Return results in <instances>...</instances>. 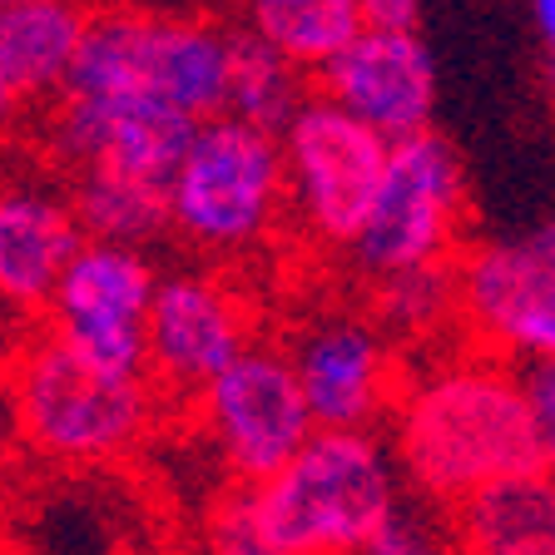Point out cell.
<instances>
[{"label":"cell","instance_id":"obj_1","mask_svg":"<svg viewBox=\"0 0 555 555\" xmlns=\"http://www.w3.org/2000/svg\"><path fill=\"white\" fill-rule=\"evenodd\" d=\"M387 447L422 506L451 511L481 486L541 466L531 372L466 347L406 372L387 416Z\"/></svg>","mask_w":555,"mask_h":555},{"label":"cell","instance_id":"obj_2","mask_svg":"<svg viewBox=\"0 0 555 555\" xmlns=\"http://www.w3.org/2000/svg\"><path fill=\"white\" fill-rule=\"evenodd\" d=\"M0 397L11 412L15 447L65 472L134 456L159 416V382L150 372L100 367L50 327L25 333L5 352Z\"/></svg>","mask_w":555,"mask_h":555},{"label":"cell","instance_id":"obj_3","mask_svg":"<svg viewBox=\"0 0 555 555\" xmlns=\"http://www.w3.org/2000/svg\"><path fill=\"white\" fill-rule=\"evenodd\" d=\"M402 472L377 431L318 427L288 466L254 486L278 555H358L402 511Z\"/></svg>","mask_w":555,"mask_h":555},{"label":"cell","instance_id":"obj_4","mask_svg":"<svg viewBox=\"0 0 555 555\" xmlns=\"http://www.w3.org/2000/svg\"><path fill=\"white\" fill-rule=\"evenodd\" d=\"M173 233L204 258H238L273 238L288 214L283 139L233 115L198 125L169 179Z\"/></svg>","mask_w":555,"mask_h":555},{"label":"cell","instance_id":"obj_5","mask_svg":"<svg viewBox=\"0 0 555 555\" xmlns=\"http://www.w3.org/2000/svg\"><path fill=\"white\" fill-rule=\"evenodd\" d=\"M229 30L208 21L100 11L85 25L60 94H150L214 119L229 104Z\"/></svg>","mask_w":555,"mask_h":555},{"label":"cell","instance_id":"obj_6","mask_svg":"<svg viewBox=\"0 0 555 555\" xmlns=\"http://www.w3.org/2000/svg\"><path fill=\"white\" fill-rule=\"evenodd\" d=\"M466 248V169L437 129L397 139L387 179L362 223L358 243L347 248L352 268L367 283L422 268H447Z\"/></svg>","mask_w":555,"mask_h":555},{"label":"cell","instance_id":"obj_7","mask_svg":"<svg viewBox=\"0 0 555 555\" xmlns=\"http://www.w3.org/2000/svg\"><path fill=\"white\" fill-rule=\"evenodd\" d=\"M283 164H288V208L298 229L318 248H352L367 223L372 204L387 179L392 139H382L343 104L312 90L293 125L283 129Z\"/></svg>","mask_w":555,"mask_h":555},{"label":"cell","instance_id":"obj_8","mask_svg":"<svg viewBox=\"0 0 555 555\" xmlns=\"http://www.w3.org/2000/svg\"><path fill=\"white\" fill-rule=\"evenodd\" d=\"M194 416L223 476L238 486H258L288 466L302 441L318 431V416L293 367V352L268 343H248L214 382L194 397Z\"/></svg>","mask_w":555,"mask_h":555},{"label":"cell","instance_id":"obj_9","mask_svg":"<svg viewBox=\"0 0 555 555\" xmlns=\"http://www.w3.org/2000/svg\"><path fill=\"white\" fill-rule=\"evenodd\" d=\"M456 327L506 362L555 367V219L516 238H486L456 258Z\"/></svg>","mask_w":555,"mask_h":555},{"label":"cell","instance_id":"obj_10","mask_svg":"<svg viewBox=\"0 0 555 555\" xmlns=\"http://www.w3.org/2000/svg\"><path fill=\"white\" fill-rule=\"evenodd\" d=\"M154 288H159V273L144 258V248L85 238L46 308V327L100 367L150 372Z\"/></svg>","mask_w":555,"mask_h":555},{"label":"cell","instance_id":"obj_11","mask_svg":"<svg viewBox=\"0 0 555 555\" xmlns=\"http://www.w3.org/2000/svg\"><path fill=\"white\" fill-rule=\"evenodd\" d=\"M248 343L254 312L229 278L208 268H179L159 278L150 308V377L164 392L194 397Z\"/></svg>","mask_w":555,"mask_h":555},{"label":"cell","instance_id":"obj_12","mask_svg":"<svg viewBox=\"0 0 555 555\" xmlns=\"http://www.w3.org/2000/svg\"><path fill=\"white\" fill-rule=\"evenodd\" d=\"M198 125L204 119H194L189 109L150 100V94H55L50 144L69 169L109 164V169L169 184Z\"/></svg>","mask_w":555,"mask_h":555},{"label":"cell","instance_id":"obj_13","mask_svg":"<svg viewBox=\"0 0 555 555\" xmlns=\"http://www.w3.org/2000/svg\"><path fill=\"white\" fill-rule=\"evenodd\" d=\"M293 367L318 427L377 431L402 392L397 337L377 318H323L293 343Z\"/></svg>","mask_w":555,"mask_h":555},{"label":"cell","instance_id":"obj_14","mask_svg":"<svg viewBox=\"0 0 555 555\" xmlns=\"http://www.w3.org/2000/svg\"><path fill=\"white\" fill-rule=\"evenodd\" d=\"M318 94L343 104L382 139L427 134L437 115V60L416 30H362L318 69Z\"/></svg>","mask_w":555,"mask_h":555},{"label":"cell","instance_id":"obj_15","mask_svg":"<svg viewBox=\"0 0 555 555\" xmlns=\"http://www.w3.org/2000/svg\"><path fill=\"white\" fill-rule=\"evenodd\" d=\"M80 248L85 229L69 198L0 184V302L5 308L46 312Z\"/></svg>","mask_w":555,"mask_h":555},{"label":"cell","instance_id":"obj_16","mask_svg":"<svg viewBox=\"0 0 555 555\" xmlns=\"http://www.w3.org/2000/svg\"><path fill=\"white\" fill-rule=\"evenodd\" d=\"M456 555H555V476L545 466L481 486L447 511Z\"/></svg>","mask_w":555,"mask_h":555},{"label":"cell","instance_id":"obj_17","mask_svg":"<svg viewBox=\"0 0 555 555\" xmlns=\"http://www.w3.org/2000/svg\"><path fill=\"white\" fill-rule=\"evenodd\" d=\"M90 11L80 0H30L0 11V85L25 104L65 90L75 50L85 40Z\"/></svg>","mask_w":555,"mask_h":555},{"label":"cell","instance_id":"obj_18","mask_svg":"<svg viewBox=\"0 0 555 555\" xmlns=\"http://www.w3.org/2000/svg\"><path fill=\"white\" fill-rule=\"evenodd\" d=\"M69 208H75L85 238H100V243L144 248V243L173 233L169 184L144 179V173L109 169V164H85V169H75Z\"/></svg>","mask_w":555,"mask_h":555},{"label":"cell","instance_id":"obj_19","mask_svg":"<svg viewBox=\"0 0 555 555\" xmlns=\"http://www.w3.org/2000/svg\"><path fill=\"white\" fill-rule=\"evenodd\" d=\"M243 30L318 75L337 50H347L362 25V0H243Z\"/></svg>","mask_w":555,"mask_h":555},{"label":"cell","instance_id":"obj_20","mask_svg":"<svg viewBox=\"0 0 555 555\" xmlns=\"http://www.w3.org/2000/svg\"><path fill=\"white\" fill-rule=\"evenodd\" d=\"M229 104L223 115L258 125L268 134H283L293 125V115L308 100V69H298L288 55H278L268 40H258L254 30H229Z\"/></svg>","mask_w":555,"mask_h":555},{"label":"cell","instance_id":"obj_21","mask_svg":"<svg viewBox=\"0 0 555 555\" xmlns=\"http://www.w3.org/2000/svg\"><path fill=\"white\" fill-rule=\"evenodd\" d=\"M372 288H377V323L392 337L427 343V337H437L447 323L462 318V308H456V263L382 278Z\"/></svg>","mask_w":555,"mask_h":555},{"label":"cell","instance_id":"obj_22","mask_svg":"<svg viewBox=\"0 0 555 555\" xmlns=\"http://www.w3.org/2000/svg\"><path fill=\"white\" fill-rule=\"evenodd\" d=\"M204 555H278L254 506V486L233 481L204 516Z\"/></svg>","mask_w":555,"mask_h":555},{"label":"cell","instance_id":"obj_23","mask_svg":"<svg viewBox=\"0 0 555 555\" xmlns=\"http://www.w3.org/2000/svg\"><path fill=\"white\" fill-rule=\"evenodd\" d=\"M358 555H456V541H451L447 520L402 506Z\"/></svg>","mask_w":555,"mask_h":555},{"label":"cell","instance_id":"obj_24","mask_svg":"<svg viewBox=\"0 0 555 555\" xmlns=\"http://www.w3.org/2000/svg\"><path fill=\"white\" fill-rule=\"evenodd\" d=\"M535 422H541V466L555 476V367H531Z\"/></svg>","mask_w":555,"mask_h":555},{"label":"cell","instance_id":"obj_25","mask_svg":"<svg viewBox=\"0 0 555 555\" xmlns=\"http://www.w3.org/2000/svg\"><path fill=\"white\" fill-rule=\"evenodd\" d=\"M427 0H362V25L367 30H416Z\"/></svg>","mask_w":555,"mask_h":555},{"label":"cell","instance_id":"obj_26","mask_svg":"<svg viewBox=\"0 0 555 555\" xmlns=\"http://www.w3.org/2000/svg\"><path fill=\"white\" fill-rule=\"evenodd\" d=\"M531 15H535V30L545 40V55H555V0H531Z\"/></svg>","mask_w":555,"mask_h":555},{"label":"cell","instance_id":"obj_27","mask_svg":"<svg viewBox=\"0 0 555 555\" xmlns=\"http://www.w3.org/2000/svg\"><path fill=\"white\" fill-rule=\"evenodd\" d=\"M21 109H25V100L15 90H5L0 85V139H11V129L21 125Z\"/></svg>","mask_w":555,"mask_h":555},{"label":"cell","instance_id":"obj_28","mask_svg":"<svg viewBox=\"0 0 555 555\" xmlns=\"http://www.w3.org/2000/svg\"><path fill=\"white\" fill-rule=\"evenodd\" d=\"M15 451V427H11V412H5V397H0V466L11 462Z\"/></svg>","mask_w":555,"mask_h":555},{"label":"cell","instance_id":"obj_29","mask_svg":"<svg viewBox=\"0 0 555 555\" xmlns=\"http://www.w3.org/2000/svg\"><path fill=\"white\" fill-rule=\"evenodd\" d=\"M545 90H551V100H555V55H545Z\"/></svg>","mask_w":555,"mask_h":555},{"label":"cell","instance_id":"obj_30","mask_svg":"<svg viewBox=\"0 0 555 555\" xmlns=\"http://www.w3.org/2000/svg\"><path fill=\"white\" fill-rule=\"evenodd\" d=\"M5 5H30V0H0V11H5Z\"/></svg>","mask_w":555,"mask_h":555}]
</instances>
